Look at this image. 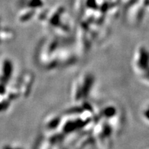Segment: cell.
Returning <instances> with one entry per match:
<instances>
[{
	"mask_svg": "<svg viewBox=\"0 0 149 149\" xmlns=\"http://www.w3.org/2000/svg\"><path fill=\"white\" fill-rule=\"evenodd\" d=\"M146 116L148 117V118L149 119V110H148V111H147V113H146Z\"/></svg>",
	"mask_w": 149,
	"mask_h": 149,
	"instance_id": "cell-1",
	"label": "cell"
}]
</instances>
